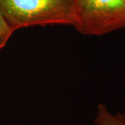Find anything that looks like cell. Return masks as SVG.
Instances as JSON below:
<instances>
[{
	"mask_svg": "<svg viewBox=\"0 0 125 125\" xmlns=\"http://www.w3.org/2000/svg\"><path fill=\"white\" fill-rule=\"evenodd\" d=\"M0 12L14 31L52 24L74 27L78 20L76 0H0Z\"/></svg>",
	"mask_w": 125,
	"mask_h": 125,
	"instance_id": "6da1fadb",
	"label": "cell"
},
{
	"mask_svg": "<svg viewBox=\"0 0 125 125\" xmlns=\"http://www.w3.org/2000/svg\"><path fill=\"white\" fill-rule=\"evenodd\" d=\"M76 31L103 36L125 28V0H83L78 5Z\"/></svg>",
	"mask_w": 125,
	"mask_h": 125,
	"instance_id": "7a4b0ae2",
	"label": "cell"
},
{
	"mask_svg": "<svg viewBox=\"0 0 125 125\" xmlns=\"http://www.w3.org/2000/svg\"><path fill=\"white\" fill-rule=\"evenodd\" d=\"M94 123L96 125H125V113L117 112L113 114L104 104H99Z\"/></svg>",
	"mask_w": 125,
	"mask_h": 125,
	"instance_id": "3957f363",
	"label": "cell"
},
{
	"mask_svg": "<svg viewBox=\"0 0 125 125\" xmlns=\"http://www.w3.org/2000/svg\"><path fill=\"white\" fill-rule=\"evenodd\" d=\"M14 31L0 12V50L4 47Z\"/></svg>",
	"mask_w": 125,
	"mask_h": 125,
	"instance_id": "277c9868",
	"label": "cell"
},
{
	"mask_svg": "<svg viewBox=\"0 0 125 125\" xmlns=\"http://www.w3.org/2000/svg\"><path fill=\"white\" fill-rule=\"evenodd\" d=\"M83 1V0H76V3H77V6L79 4H80V3L81 2V1Z\"/></svg>",
	"mask_w": 125,
	"mask_h": 125,
	"instance_id": "5b68a950",
	"label": "cell"
}]
</instances>
